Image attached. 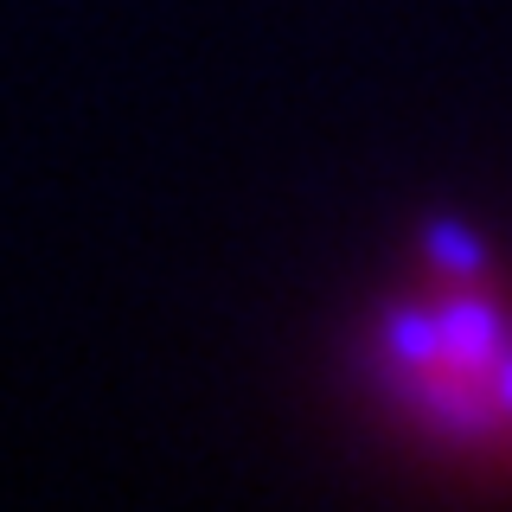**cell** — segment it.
<instances>
[{
  "mask_svg": "<svg viewBox=\"0 0 512 512\" xmlns=\"http://www.w3.org/2000/svg\"><path fill=\"white\" fill-rule=\"evenodd\" d=\"M372 384L423 436L468 455L512 448V308L480 276L391 301L365 340Z\"/></svg>",
  "mask_w": 512,
  "mask_h": 512,
  "instance_id": "cell-1",
  "label": "cell"
}]
</instances>
